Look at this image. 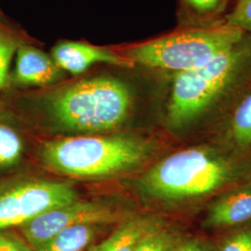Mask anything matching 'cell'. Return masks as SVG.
<instances>
[{"label": "cell", "mask_w": 251, "mask_h": 251, "mask_svg": "<svg viewBox=\"0 0 251 251\" xmlns=\"http://www.w3.org/2000/svg\"><path fill=\"white\" fill-rule=\"evenodd\" d=\"M0 251H33L26 243L9 234H0Z\"/></svg>", "instance_id": "ffe728a7"}, {"label": "cell", "mask_w": 251, "mask_h": 251, "mask_svg": "<svg viewBox=\"0 0 251 251\" xmlns=\"http://www.w3.org/2000/svg\"><path fill=\"white\" fill-rule=\"evenodd\" d=\"M94 235V225H74L55 234L35 251H84Z\"/></svg>", "instance_id": "4fadbf2b"}, {"label": "cell", "mask_w": 251, "mask_h": 251, "mask_svg": "<svg viewBox=\"0 0 251 251\" xmlns=\"http://www.w3.org/2000/svg\"><path fill=\"white\" fill-rule=\"evenodd\" d=\"M251 221V183L235 189L219 198L210 206L206 225L231 227Z\"/></svg>", "instance_id": "30bf717a"}, {"label": "cell", "mask_w": 251, "mask_h": 251, "mask_svg": "<svg viewBox=\"0 0 251 251\" xmlns=\"http://www.w3.org/2000/svg\"><path fill=\"white\" fill-rule=\"evenodd\" d=\"M7 29H11V28H9V27L6 26L4 24H2V23H0V30H7Z\"/></svg>", "instance_id": "7402d4cb"}, {"label": "cell", "mask_w": 251, "mask_h": 251, "mask_svg": "<svg viewBox=\"0 0 251 251\" xmlns=\"http://www.w3.org/2000/svg\"><path fill=\"white\" fill-rule=\"evenodd\" d=\"M233 138L240 147L251 144V91L239 102L232 119Z\"/></svg>", "instance_id": "9a60e30c"}, {"label": "cell", "mask_w": 251, "mask_h": 251, "mask_svg": "<svg viewBox=\"0 0 251 251\" xmlns=\"http://www.w3.org/2000/svg\"><path fill=\"white\" fill-rule=\"evenodd\" d=\"M246 35L224 22L207 26H180L158 37L113 47L135 66L176 74L206 64Z\"/></svg>", "instance_id": "3957f363"}, {"label": "cell", "mask_w": 251, "mask_h": 251, "mask_svg": "<svg viewBox=\"0 0 251 251\" xmlns=\"http://www.w3.org/2000/svg\"><path fill=\"white\" fill-rule=\"evenodd\" d=\"M77 200L67 183L25 181L0 192V230L25 225L48 210Z\"/></svg>", "instance_id": "8992f818"}, {"label": "cell", "mask_w": 251, "mask_h": 251, "mask_svg": "<svg viewBox=\"0 0 251 251\" xmlns=\"http://www.w3.org/2000/svg\"><path fill=\"white\" fill-rule=\"evenodd\" d=\"M176 246L174 236L158 228L144 237L134 251H173Z\"/></svg>", "instance_id": "e0dca14e"}, {"label": "cell", "mask_w": 251, "mask_h": 251, "mask_svg": "<svg viewBox=\"0 0 251 251\" xmlns=\"http://www.w3.org/2000/svg\"><path fill=\"white\" fill-rule=\"evenodd\" d=\"M117 214L110 207L94 202L75 201L54 207L22 225V233L34 248L41 246L55 234L78 225H102L116 221Z\"/></svg>", "instance_id": "52a82bcc"}, {"label": "cell", "mask_w": 251, "mask_h": 251, "mask_svg": "<svg viewBox=\"0 0 251 251\" xmlns=\"http://www.w3.org/2000/svg\"><path fill=\"white\" fill-rule=\"evenodd\" d=\"M128 67L112 65L57 86L39 96L47 117L65 129L102 132L122 125L136 103L132 83L123 74Z\"/></svg>", "instance_id": "6da1fadb"}, {"label": "cell", "mask_w": 251, "mask_h": 251, "mask_svg": "<svg viewBox=\"0 0 251 251\" xmlns=\"http://www.w3.org/2000/svg\"><path fill=\"white\" fill-rule=\"evenodd\" d=\"M237 0H179L180 26H207L224 23L229 6Z\"/></svg>", "instance_id": "7c38bea8"}, {"label": "cell", "mask_w": 251, "mask_h": 251, "mask_svg": "<svg viewBox=\"0 0 251 251\" xmlns=\"http://www.w3.org/2000/svg\"><path fill=\"white\" fill-rule=\"evenodd\" d=\"M15 67L12 74L14 83L21 86L50 87L60 82L64 71L51 56L36 43H23L16 51Z\"/></svg>", "instance_id": "9c48e42d"}, {"label": "cell", "mask_w": 251, "mask_h": 251, "mask_svg": "<svg viewBox=\"0 0 251 251\" xmlns=\"http://www.w3.org/2000/svg\"><path fill=\"white\" fill-rule=\"evenodd\" d=\"M220 251H251V229L229 237L222 245Z\"/></svg>", "instance_id": "d6986e66"}, {"label": "cell", "mask_w": 251, "mask_h": 251, "mask_svg": "<svg viewBox=\"0 0 251 251\" xmlns=\"http://www.w3.org/2000/svg\"><path fill=\"white\" fill-rule=\"evenodd\" d=\"M150 218H135L118 226L107 239L92 247L89 251H134L148 233L158 229Z\"/></svg>", "instance_id": "8fae6325"}, {"label": "cell", "mask_w": 251, "mask_h": 251, "mask_svg": "<svg viewBox=\"0 0 251 251\" xmlns=\"http://www.w3.org/2000/svg\"><path fill=\"white\" fill-rule=\"evenodd\" d=\"M234 176L233 166L217 152L191 148L152 167L143 179L151 196L165 200L201 198L222 188Z\"/></svg>", "instance_id": "5b68a950"}, {"label": "cell", "mask_w": 251, "mask_h": 251, "mask_svg": "<svg viewBox=\"0 0 251 251\" xmlns=\"http://www.w3.org/2000/svg\"><path fill=\"white\" fill-rule=\"evenodd\" d=\"M173 251H206L205 249L196 241H187L176 246Z\"/></svg>", "instance_id": "44dd1931"}, {"label": "cell", "mask_w": 251, "mask_h": 251, "mask_svg": "<svg viewBox=\"0 0 251 251\" xmlns=\"http://www.w3.org/2000/svg\"><path fill=\"white\" fill-rule=\"evenodd\" d=\"M50 54L60 68L73 75H81L95 65H117L132 68L134 64L117 53L113 45H93L88 41L61 40Z\"/></svg>", "instance_id": "ba28073f"}, {"label": "cell", "mask_w": 251, "mask_h": 251, "mask_svg": "<svg viewBox=\"0 0 251 251\" xmlns=\"http://www.w3.org/2000/svg\"><path fill=\"white\" fill-rule=\"evenodd\" d=\"M251 75V35L193 70L172 77L167 107L170 124L190 125L204 117Z\"/></svg>", "instance_id": "7a4b0ae2"}, {"label": "cell", "mask_w": 251, "mask_h": 251, "mask_svg": "<svg viewBox=\"0 0 251 251\" xmlns=\"http://www.w3.org/2000/svg\"><path fill=\"white\" fill-rule=\"evenodd\" d=\"M22 151V141L16 131L0 123V168L9 167L18 161Z\"/></svg>", "instance_id": "2e32d148"}, {"label": "cell", "mask_w": 251, "mask_h": 251, "mask_svg": "<svg viewBox=\"0 0 251 251\" xmlns=\"http://www.w3.org/2000/svg\"><path fill=\"white\" fill-rule=\"evenodd\" d=\"M23 43L36 42L29 36H23L12 29L0 30V90L9 82L10 63Z\"/></svg>", "instance_id": "5bb4252c"}, {"label": "cell", "mask_w": 251, "mask_h": 251, "mask_svg": "<svg viewBox=\"0 0 251 251\" xmlns=\"http://www.w3.org/2000/svg\"><path fill=\"white\" fill-rule=\"evenodd\" d=\"M226 25L251 35V0H237L224 20Z\"/></svg>", "instance_id": "ac0fdd59"}, {"label": "cell", "mask_w": 251, "mask_h": 251, "mask_svg": "<svg viewBox=\"0 0 251 251\" xmlns=\"http://www.w3.org/2000/svg\"><path fill=\"white\" fill-rule=\"evenodd\" d=\"M148 145L127 136L70 137L47 143L48 167L75 178H101L134 169L146 159Z\"/></svg>", "instance_id": "277c9868"}]
</instances>
